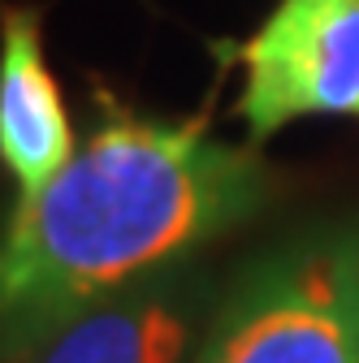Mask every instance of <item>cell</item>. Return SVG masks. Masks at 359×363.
Instances as JSON below:
<instances>
[{
  "label": "cell",
  "mask_w": 359,
  "mask_h": 363,
  "mask_svg": "<svg viewBox=\"0 0 359 363\" xmlns=\"http://www.w3.org/2000/svg\"><path fill=\"white\" fill-rule=\"evenodd\" d=\"M273 173L255 143H226L208 113L165 121L96 91V125L48 191L0 230V363L61 325L255 220Z\"/></svg>",
  "instance_id": "6da1fadb"
},
{
  "label": "cell",
  "mask_w": 359,
  "mask_h": 363,
  "mask_svg": "<svg viewBox=\"0 0 359 363\" xmlns=\"http://www.w3.org/2000/svg\"><path fill=\"white\" fill-rule=\"evenodd\" d=\"M191 363H359V230H311L260 255Z\"/></svg>",
  "instance_id": "7a4b0ae2"
},
{
  "label": "cell",
  "mask_w": 359,
  "mask_h": 363,
  "mask_svg": "<svg viewBox=\"0 0 359 363\" xmlns=\"http://www.w3.org/2000/svg\"><path fill=\"white\" fill-rule=\"evenodd\" d=\"M238 65L234 117L255 147L303 117H359V0H277Z\"/></svg>",
  "instance_id": "3957f363"
},
{
  "label": "cell",
  "mask_w": 359,
  "mask_h": 363,
  "mask_svg": "<svg viewBox=\"0 0 359 363\" xmlns=\"http://www.w3.org/2000/svg\"><path fill=\"white\" fill-rule=\"evenodd\" d=\"M208 307V281L191 264L165 268L61 325L22 363H187Z\"/></svg>",
  "instance_id": "277c9868"
},
{
  "label": "cell",
  "mask_w": 359,
  "mask_h": 363,
  "mask_svg": "<svg viewBox=\"0 0 359 363\" xmlns=\"http://www.w3.org/2000/svg\"><path fill=\"white\" fill-rule=\"evenodd\" d=\"M78 134L43 52L35 9H0V169L13 182V203L35 199L74 160Z\"/></svg>",
  "instance_id": "5b68a950"
}]
</instances>
